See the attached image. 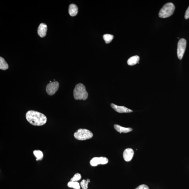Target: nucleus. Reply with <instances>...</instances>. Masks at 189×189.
Masks as SVG:
<instances>
[{"label": "nucleus", "mask_w": 189, "mask_h": 189, "mask_svg": "<svg viewBox=\"0 0 189 189\" xmlns=\"http://www.w3.org/2000/svg\"><path fill=\"white\" fill-rule=\"evenodd\" d=\"M27 120L31 124L34 126H42L46 123L47 117L43 113L37 111L29 110L26 115Z\"/></svg>", "instance_id": "nucleus-1"}, {"label": "nucleus", "mask_w": 189, "mask_h": 189, "mask_svg": "<svg viewBox=\"0 0 189 189\" xmlns=\"http://www.w3.org/2000/svg\"><path fill=\"white\" fill-rule=\"evenodd\" d=\"M73 94L76 100H87L88 95L85 86L81 83L76 86L74 90Z\"/></svg>", "instance_id": "nucleus-2"}, {"label": "nucleus", "mask_w": 189, "mask_h": 189, "mask_svg": "<svg viewBox=\"0 0 189 189\" xmlns=\"http://www.w3.org/2000/svg\"><path fill=\"white\" fill-rule=\"evenodd\" d=\"M175 7L173 3H168L165 4L159 13V16L161 18H166L173 14Z\"/></svg>", "instance_id": "nucleus-3"}, {"label": "nucleus", "mask_w": 189, "mask_h": 189, "mask_svg": "<svg viewBox=\"0 0 189 189\" xmlns=\"http://www.w3.org/2000/svg\"><path fill=\"white\" fill-rule=\"evenodd\" d=\"M93 136V134L89 130L80 129L74 134V136L76 140H84L89 139Z\"/></svg>", "instance_id": "nucleus-4"}, {"label": "nucleus", "mask_w": 189, "mask_h": 189, "mask_svg": "<svg viewBox=\"0 0 189 189\" xmlns=\"http://www.w3.org/2000/svg\"><path fill=\"white\" fill-rule=\"evenodd\" d=\"M187 42L186 40L182 38L179 40L178 44L177 54L178 58L182 60L185 51Z\"/></svg>", "instance_id": "nucleus-5"}, {"label": "nucleus", "mask_w": 189, "mask_h": 189, "mask_svg": "<svg viewBox=\"0 0 189 189\" xmlns=\"http://www.w3.org/2000/svg\"><path fill=\"white\" fill-rule=\"evenodd\" d=\"M59 86V83L57 81L50 83L46 86V91L49 95H53L58 90Z\"/></svg>", "instance_id": "nucleus-6"}, {"label": "nucleus", "mask_w": 189, "mask_h": 189, "mask_svg": "<svg viewBox=\"0 0 189 189\" xmlns=\"http://www.w3.org/2000/svg\"><path fill=\"white\" fill-rule=\"evenodd\" d=\"M111 106L116 112L120 113H130L133 112V111L124 106H117L113 104H111Z\"/></svg>", "instance_id": "nucleus-7"}, {"label": "nucleus", "mask_w": 189, "mask_h": 189, "mask_svg": "<svg viewBox=\"0 0 189 189\" xmlns=\"http://www.w3.org/2000/svg\"><path fill=\"white\" fill-rule=\"evenodd\" d=\"M134 155V151L132 148H128L124 151L123 157L124 160L127 162L131 161Z\"/></svg>", "instance_id": "nucleus-8"}, {"label": "nucleus", "mask_w": 189, "mask_h": 189, "mask_svg": "<svg viewBox=\"0 0 189 189\" xmlns=\"http://www.w3.org/2000/svg\"><path fill=\"white\" fill-rule=\"evenodd\" d=\"M47 25L44 23H41L38 29V34L41 38L45 37L47 33Z\"/></svg>", "instance_id": "nucleus-9"}, {"label": "nucleus", "mask_w": 189, "mask_h": 189, "mask_svg": "<svg viewBox=\"0 0 189 189\" xmlns=\"http://www.w3.org/2000/svg\"><path fill=\"white\" fill-rule=\"evenodd\" d=\"M115 129L118 132L121 133H128L132 131V129L130 128H125L121 127L120 125L115 124L114 126Z\"/></svg>", "instance_id": "nucleus-10"}, {"label": "nucleus", "mask_w": 189, "mask_h": 189, "mask_svg": "<svg viewBox=\"0 0 189 189\" xmlns=\"http://www.w3.org/2000/svg\"><path fill=\"white\" fill-rule=\"evenodd\" d=\"M78 8L74 4H71L69 6V13L70 15L74 16L76 15L78 13Z\"/></svg>", "instance_id": "nucleus-11"}, {"label": "nucleus", "mask_w": 189, "mask_h": 189, "mask_svg": "<svg viewBox=\"0 0 189 189\" xmlns=\"http://www.w3.org/2000/svg\"><path fill=\"white\" fill-rule=\"evenodd\" d=\"M140 59L139 56H137L131 57L128 60V64L129 66H134L138 63Z\"/></svg>", "instance_id": "nucleus-12"}, {"label": "nucleus", "mask_w": 189, "mask_h": 189, "mask_svg": "<svg viewBox=\"0 0 189 189\" xmlns=\"http://www.w3.org/2000/svg\"><path fill=\"white\" fill-rule=\"evenodd\" d=\"M8 68V65L5 59L2 57H0V69L6 70Z\"/></svg>", "instance_id": "nucleus-13"}, {"label": "nucleus", "mask_w": 189, "mask_h": 189, "mask_svg": "<svg viewBox=\"0 0 189 189\" xmlns=\"http://www.w3.org/2000/svg\"><path fill=\"white\" fill-rule=\"evenodd\" d=\"M33 154L36 158V160H41L43 158L44 154L43 152L40 150H35L33 151Z\"/></svg>", "instance_id": "nucleus-14"}, {"label": "nucleus", "mask_w": 189, "mask_h": 189, "mask_svg": "<svg viewBox=\"0 0 189 189\" xmlns=\"http://www.w3.org/2000/svg\"><path fill=\"white\" fill-rule=\"evenodd\" d=\"M67 186L69 188L74 189H80V186L79 182H77L70 181L68 182Z\"/></svg>", "instance_id": "nucleus-15"}, {"label": "nucleus", "mask_w": 189, "mask_h": 189, "mask_svg": "<svg viewBox=\"0 0 189 189\" xmlns=\"http://www.w3.org/2000/svg\"><path fill=\"white\" fill-rule=\"evenodd\" d=\"M90 164L92 166H96L100 164V157H94L90 161Z\"/></svg>", "instance_id": "nucleus-16"}, {"label": "nucleus", "mask_w": 189, "mask_h": 189, "mask_svg": "<svg viewBox=\"0 0 189 189\" xmlns=\"http://www.w3.org/2000/svg\"><path fill=\"white\" fill-rule=\"evenodd\" d=\"M113 36L110 34H104L103 36V38L106 44H109L111 43L113 38Z\"/></svg>", "instance_id": "nucleus-17"}, {"label": "nucleus", "mask_w": 189, "mask_h": 189, "mask_svg": "<svg viewBox=\"0 0 189 189\" xmlns=\"http://www.w3.org/2000/svg\"><path fill=\"white\" fill-rule=\"evenodd\" d=\"M81 178V174L79 173H76L74 176L72 178H71L70 181L77 182L78 181L80 180Z\"/></svg>", "instance_id": "nucleus-18"}, {"label": "nucleus", "mask_w": 189, "mask_h": 189, "mask_svg": "<svg viewBox=\"0 0 189 189\" xmlns=\"http://www.w3.org/2000/svg\"><path fill=\"white\" fill-rule=\"evenodd\" d=\"M88 182L87 180H83L81 182L80 185L82 189H87Z\"/></svg>", "instance_id": "nucleus-19"}, {"label": "nucleus", "mask_w": 189, "mask_h": 189, "mask_svg": "<svg viewBox=\"0 0 189 189\" xmlns=\"http://www.w3.org/2000/svg\"><path fill=\"white\" fill-rule=\"evenodd\" d=\"M100 164H106L108 162V159L106 157H100Z\"/></svg>", "instance_id": "nucleus-20"}, {"label": "nucleus", "mask_w": 189, "mask_h": 189, "mask_svg": "<svg viewBox=\"0 0 189 189\" xmlns=\"http://www.w3.org/2000/svg\"><path fill=\"white\" fill-rule=\"evenodd\" d=\"M135 189H149L148 187L146 185L142 184L138 186Z\"/></svg>", "instance_id": "nucleus-21"}, {"label": "nucleus", "mask_w": 189, "mask_h": 189, "mask_svg": "<svg viewBox=\"0 0 189 189\" xmlns=\"http://www.w3.org/2000/svg\"><path fill=\"white\" fill-rule=\"evenodd\" d=\"M184 18L186 20H188L189 18V6L187 9L184 15Z\"/></svg>", "instance_id": "nucleus-22"}, {"label": "nucleus", "mask_w": 189, "mask_h": 189, "mask_svg": "<svg viewBox=\"0 0 189 189\" xmlns=\"http://www.w3.org/2000/svg\"><path fill=\"white\" fill-rule=\"evenodd\" d=\"M87 181L88 183H89L90 182V180L89 179H87Z\"/></svg>", "instance_id": "nucleus-23"}, {"label": "nucleus", "mask_w": 189, "mask_h": 189, "mask_svg": "<svg viewBox=\"0 0 189 189\" xmlns=\"http://www.w3.org/2000/svg\"><path fill=\"white\" fill-rule=\"evenodd\" d=\"M50 83H51V82H52L51 81H50Z\"/></svg>", "instance_id": "nucleus-24"}]
</instances>
